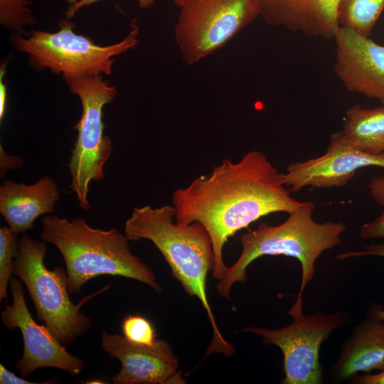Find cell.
Returning <instances> with one entry per match:
<instances>
[{
	"mask_svg": "<svg viewBox=\"0 0 384 384\" xmlns=\"http://www.w3.org/2000/svg\"><path fill=\"white\" fill-rule=\"evenodd\" d=\"M373 316L384 321V310L379 306H374L370 308V312Z\"/></svg>",
	"mask_w": 384,
	"mask_h": 384,
	"instance_id": "29",
	"label": "cell"
},
{
	"mask_svg": "<svg viewBox=\"0 0 384 384\" xmlns=\"http://www.w3.org/2000/svg\"><path fill=\"white\" fill-rule=\"evenodd\" d=\"M353 383L356 384H384V370L376 374L353 375Z\"/></svg>",
	"mask_w": 384,
	"mask_h": 384,
	"instance_id": "27",
	"label": "cell"
},
{
	"mask_svg": "<svg viewBox=\"0 0 384 384\" xmlns=\"http://www.w3.org/2000/svg\"><path fill=\"white\" fill-rule=\"evenodd\" d=\"M384 9V0H338V26L369 36Z\"/></svg>",
	"mask_w": 384,
	"mask_h": 384,
	"instance_id": "18",
	"label": "cell"
},
{
	"mask_svg": "<svg viewBox=\"0 0 384 384\" xmlns=\"http://www.w3.org/2000/svg\"><path fill=\"white\" fill-rule=\"evenodd\" d=\"M384 169V153L366 154L351 145L341 131L330 137L324 154L289 164L282 179L287 188L298 193L305 187L315 188L343 187L356 173L366 166Z\"/></svg>",
	"mask_w": 384,
	"mask_h": 384,
	"instance_id": "11",
	"label": "cell"
},
{
	"mask_svg": "<svg viewBox=\"0 0 384 384\" xmlns=\"http://www.w3.org/2000/svg\"><path fill=\"white\" fill-rule=\"evenodd\" d=\"M336 42L334 72L345 88L384 105V43L338 26Z\"/></svg>",
	"mask_w": 384,
	"mask_h": 384,
	"instance_id": "13",
	"label": "cell"
},
{
	"mask_svg": "<svg viewBox=\"0 0 384 384\" xmlns=\"http://www.w3.org/2000/svg\"><path fill=\"white\" fill-rule=\"evenodd\" d=\"M32 0H0V22L15 31L36 23L31 10Z\"/></svg>",
	"mask_w": 384,
	"mask_h": 384,
	"instance_id": "20",
	"label": "cell"
},
{
	"mask_svg": "<svg viewBox=\"0 0 384 384\" xmlns=\"http://www.w3.org/2000/svg\"><path fill=\"white\" fill-rule=\"evenodd\" d=\"M178 7L181 6L183 0H171Z\"/></svg>",
	"mask_w": 384,
	"mask_h": 384,
	"instance_id": "30",
	"label": "cell"
},
{
	"mask_svg": "<svg viewBox=\"0 0 384 384\" xmlns=\"http://www.w3.org/2000/svg\"><path fill=\"white\" fill-rule=\"evenodd\" d=\"M1 176H4L5 171L9 169H16L23 164V160L21 157L8 156L6 151L1 146Z\"/></svg>",
	"mask_w": 384,
	"mask_h": 384,
	"instance_id": "25",
	"label": "cell"
},
{
	"mask_svg": "<svg viewBox=\"0 0 384 384\" xmlns=\"http://www.w3.org/2000/svg\"><path fill=\"white\" fill-rule=\"evenodd\" d=\"M178 8L174 36L188 65L224 46L260 15L257 0H183Z\"/></svg>",
	"mask_w": 384,
	"mask_h": 384,
	"instance_id": "8",
	"label": "cell"
},
{
	"mask_svg": "<svg viewBox=\"0 0 384 384\" xmlns=\"http://www.w3.org/2000/svg\"><path fill=\"white\" fill-rule=\"evenodd\" d=\"M341 131L361 151L373 155L384 153V105L375 108L351 106L346 111Z\"/></svg>",
	"mask_w": 384,
	"mask_h": 384,
	"instance_id": "16",
	"label": "cell"
},
{
	"mask_svg": "<svg viewBox=\"0 0 384 384\" xmlns=\"http://www.w3.org/2000/svg\"><path fill=\"white\" fill-rule=\"evenodd\" d=\"M102 348L122 365L115 384H183L178 360L170 344L156 340L151 346L132 343L124 336L102 332Z\"/></svg>",
	"mask_w": 384,
	"mask_h": 384,
	"instance_id": "12",
	"label": "cell"
},
{
	"mask_svg": "<svg viewBox=\"0 0 384 384\" xmlns=\"http://www.w3.org/2000/svg\"><path fill=\"white\" fill-rule=\"evenodd\" d=\"M69 6H68L65 14L67 19H70L74 17L76 13L82 8L89 6L100 0H64ZM137 1L139 6L142 9H148L151 8L155 0H135Z\"/></svg>",
	"mask_w": 384,
	"mask_h": 384,
	"instance_id": "23",
	"label": "cell"
},
{
	"mask_svg": "<svg viewBox=\"0 0 384 384\" xmlns=\"http://www.w3.org/2000/svg\"><path fill=\"white\" fill-rule=\"evenodd\" d=\"M18 240L8 226L0 228V301L7 299V290L11 274H14V260L18 250Z\"/></svg>",
	"mask_w": 384,
	"mask_h": 384,
	"instance_id": "19",
	"label": "cell"
},
{
	"mask_svg": "<svg viewBox=\"0 0 384 384\" xmlns=\"http://www.w3.org/2000/svg\"><path fill=\"white\" fill-rule=\"evenodd\" d=\"M13 302L1 311L3 324L9 330L18 328L23 340V352L15 365L22 377L31 375L40 368L63 370L73 376L85 368L81 358L70 353L46 325L33 319L26 305L22 282L16 277L9 282Z\"/></svg>",
	"mask_w": 384,
	"mask_h": 384,
	"instance_id": "10",
	"label": "cell"
},
{
	"mask_svg": "<svg viewBox=\"0 0 384 384\" xmlns=\"http://www.w3.org/2000/svg\"><path fill=\"white\" fill-rule=\"evenodd\" d=\"M338 0H289L298 33L308 37L334 38L338 28Z\"/></svg>",
	"mask_w": 384,
	"mask_h": 384,
	"instance_id": "17",
	"label": "cell"
},
{
	"mask_svg": "<svg viewBox=\"0 0 384 384\" xmlns=\"http://www.w3.org/2000/svg\"><path fill=\"white\" fill-rule=\"evenodd\" d=\"M368 188L375 201L384 207V176L373 178ZM360 235L363 239L384 238V210L375 219L361 226Z\"/></svg>",
	"mask_w": 384,
	"mask_h": 384,
	"instance_id": "22",
	"label": "cell"
},
{
	"mask_svg": "<svg viewBox=\"0 0 384 384\" xmlns=\"http://www.w3.org/2000/svg\"><path fill=\"white\" fill-rule=\"evenodd\" d=\"M70 92L79 97L82 115L75 125L77 139L71 149L68 167L71 176L70 188L80 208L90 209L87 195L92 181H102L104 166L112 152L110 138L105 134L102 109L117 96L116 88L102 75L65 79Z\"/></svg>",
	"mask_w": 384,
	"mask_h": 384,
	"instance_id": "7",
	"label": "cell"
},
{
	"mask_svg": "<svg viewBox=\"0 0 384 384\" xmlns=\"http://www.w3.org/2000/svg\"><path fill=\"white\" fill-rule=\"evenodd\" d=\"M0 383L1 384H34L21 377H18L14 373L9 370L2 363L0 364Z\"/></svg>",
	"mask_w": 384,
	"mask_h": 384,
	"instance_id": "26",
	"label": "cell"
},
{
	"mask_svg": "<svg viewBox=\"0 0 384 384\" xmlns=\"http://www.w3.org/2000/svg\"><path fill=\"white\" fill-rule=\"evenodd\" d=\"M315 205L302 202L277 225L261 223L257 229L241 235L242 252L216 285L218 294L230 299V292L236 282L247 279L248 266L264 255H284L297 258L302 265V282L295 304H302V294L315 274V262L326 250L341 242L346 230L341 222L318 223L313 217Z\"/></svg>",
	"mask_w": 384,
	"mask_h": 384,
	"instance_id": "4",
	"label": "cell"
},
{
	"mask_svg": "<svg viewBox=\"0 0 384 384\" xmlns=\"http://www.w3.org/2000/svg\"><path fill=\"white\" fill-rule=\"evenodd\" d=\"M122 329L124 336L134 343L151 346L157 340L152 324L140 315H128L124 318Z\"/></svg>",
	"mask_w": 384,
	"mask_h": 384,
	"instance_id": "21",
	"label": "cell"
},
{
	"mask_svg": "<svg viewBox=\"0 0 384 384\" xmlns=\"http://www.w3.org/2000/svg\"><path fill=\"white\" fill-rule=\"evenodd\" d=\"M374 255L384 257V243L379 244H370L364 246L363 250L359 251H349L343 253H340L336 255V257L338 260H343L350 257Z\"/></svg>",
	"mask_w": 384,
	"mask_h": 384,
	"instance_id": "24",
	"label": "cell"
},
{
	"mask_svg": "<svg viewBox=\"0 0 384 384\" xmlns=\"http://www.w3.org/2000/svg\"><path fill=\"white\" fill-rule=\"evenodd\" d=\"M59 197L55 181L48 176L32 185L7 179L0 186V213L15 234L23 233L39 216L54 211Z\"/></svg>",
	"mask_w": 384,
	"mask_h": 384,
	"instance_id": "14",
	"label": "cell"
},
{
	"mask_svg": "<svg viewBox=\"0 0 384 384\" xmlns=\"http://www.w3.org/2000/svg\"><path fill=\"white\" fill-rule=\"evenodd\" d=\"M41 237L62 255L70 294L80 293L87 281L103 274L136 279L157 293L163 291L151 270L132 252L125 234L115 228L104 230L90 227L82 218L70 221L46 215Z\"/></svg>",
	"mask_w": 384,
	"mask_h": 384,
	"instance_id": "3",
	"label": "cell"
},
{
	"mask_svg": "<svg viewBox=\"0 0 384 384\" xmlns=\"http://www.w3.org/2000/svg\"><path fill=\"white\" fill-rule=\"evenodd\" d=\"M293 321L279 329L247 328L244 331L260 335L265 344L278 346L284 357L283 384H319L322 372L319 362L321 343L334 330L343 324L346 314L341 311L304 315L302 307L292 306Z\"/></svg>",
	"mask_w": 384,
	"mask_h": 384,
	"instance_id": "9",
	"label": "cell"
},
{
	"mask_svg": "<svg viewBox=\"0 0 384 384\" xmlns=\"http://www.w3.org/2000/svg\"><path fill=\"white\" fill-rule=\"evenodd\" d=\"M373 370H384V321L369 313L342 345L331 371L336 378L346 379Z\"/></svg>",
	"mask_w": 384,
	"mask_h": 384,
	"instance_id": "15",
	"label": "cell"
},
{
	"mask_svg": "<svg viewBox=\"0 0 384 384\" xmlns=\"http://www.w3.org/2000/svg\"><path fill=\"white\" fill-rule=\"evenodd\" d=\"M174 206L134 208L127 220L124 234L129 240H150L161 252L178 279L191 297L201 301L213 329V338L206 356L220 353L230 357L234 346L223 336L215 322L206 293V278L214 267L210 238L198 222L178 223Z\"/></svg>",
	"mask_w": 384,
	"mask_h": 384,
	"instance_id": "2",
	"label": "cell"
},
{
	"mask_svg": "<svg viewBox=\"0 0 384 384\" xmlns=\"http://www.w3.org/2000/svg\"><path fill=\"white\" fill-rule=\"evenodd\" d=\"M69 19L59 23V30L48 33L31 31L30 36L16 35L13 43L17 50L28 54L31 65L40 70L48 68L62 73L65 79L110 75L114 60L112 58L136 47L139 28L133 21L132 30L119 43L100 46L90 38L74 32Z\"/></svg>",
	"mask_w": 384,
	"mask_h": 384,
	"instance_id": "6",
	"label": "cell"
},
{
	"mask_svg": "<svg viewBox=\"0 0 384 384\" xmlns=\"http://www.w3.org/2000/svg\"><path fill=\"white\" fill-rule=\"evenodd\" d=\"M46 242L23 233L18 240L14 274L26 285L38 321H43L63 345H68L85 335L91 326L90 319L80 311L81 306L110 286L73 304L67 272L59 267L50 270L45 265Z\"/></svg>",
	"mask_w": 384,
	"mask_h": 384,
	"instance_id": "5",
	"label": "cell"
},
{
	"mask_svg": "<svg viewBox=\"0 0 384 384\" xmlns=\"http://www.w3.org/2000/svg\"><path fill=\"white\" fill-rule=\"evenodd\" d=\"M175 220L198 222L208 232L214 253L213 277L220 280L228 267L223 249L228 239L260 218L290 213L302 202L292 198L282 174L262 151L247 152L238 162L225 159L208 176L173 193Z\"/></svg>",
	"mask_w": 384,
	"mask_h": 384,
	"instance_id": "1",
	"label": "cell"
},
{
	"mask_svg": "<svg viewBox=\"0 0 384 384\" xmlns=\"http://www.w3.org/2000/svg\"><path fill=\"white\" fill-rule=\"evenodd\" d=\"M6 73V64L1 65L0 69V119L4 118L6 105L7 89L4 81Z\"/></svg>",
	"mask_w": 384,
	"mask_h": 384,
	"instance_id": "28",
	"label": "cell"
}]
</instances>
